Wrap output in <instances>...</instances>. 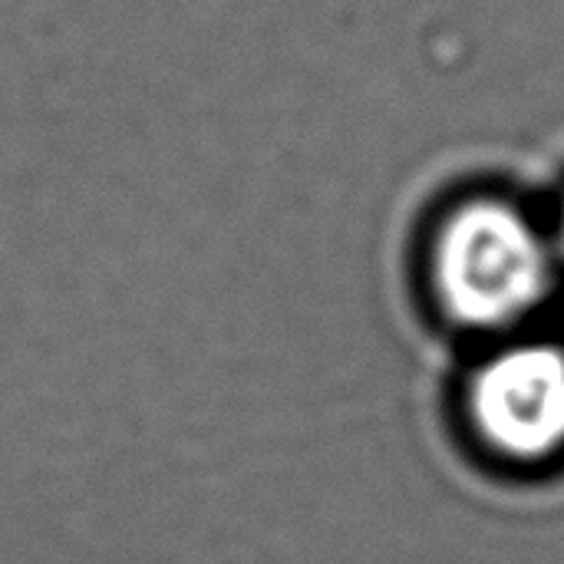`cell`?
Listing matches in <instances>:
<instances>
[{
	"mask_svg": "<svg viewBox=\"0 0 564 564\" xmlns=\"http://www.w3.org/2000/svg\"><path fill=\"white\" fill-rule=\"evenodd\" d=\"M433 281L446 314L476 330L512 327L549 294L552 258L535 225L509 202L476 198L440 228Z\"/></svg>",
	"mask_w": 564,
	"mask_h": 564,
	"instance_id": "cell-1",
	"label": "cell"
},
{
	"mask_svg": "<svg viewBox=\"0 0 564 564\" xmlns=\"http://www.w3.org/2000/svg\"><path fill=\"white\" fill-rule=\"evenodd\" d=\"M476 433L519 463L549 459L564 449V354L522 344L496 354L469 383Z\"/></svg>",
	"mask_w": 564,
	"mask_h": 564,
	"instance_id": "cell-2",
	"label": "cell"
},
{
	"mask_svg": "<svg viewBox=\"0 0 564 564\" xmlns=\"http://www.w3.org/2000/svg\"><path fill=\"white\" fill-rule=\"evenodd\" d=\"M562 248H564V215H562Z\"/></svg>",
	"mask_w": 564,
	"mask_h": 564,
	"instance_id": "cell-3",
	"label": "cell"
}]
</instances>
